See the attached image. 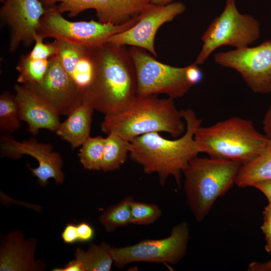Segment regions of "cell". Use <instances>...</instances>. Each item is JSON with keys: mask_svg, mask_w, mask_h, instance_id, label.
Listing matches in <instances>:
<instances>
[{"mask_svg": "<svg viewBox=\"0 0 271 271\" xmlns=\"http://www.w3.org/2000/svg\"><path fill=\"white\" fill-rule=\"evenodd\" d=\"M94 74L83 102L106 115L126 108L137 96L135 66L124 45L105 42L89 47Z\"/></svg>", "mask_w": 271, "mask_h": 271, "instance_id": "obj_1", "label": "cell"}, {"mask_svg": "<svg viewBox=\"0 0 271 271\" xmlns=\"http://www.w3.org/2000/svg\"><path fill=\"white\" fill-rule=\"evenodd\" d=\"M182 112L186 129L182 136L169 140L157 132L142 134L130 141L128 155L130 160L142 167L145 173H157L161 185H164L172 176L179 188L184 170L200 153L194 135L202 122L190 108L182 110Z\"/></svg>", "mask_w": 271, "mask_h": 271, "instance_id": "obj_2", "label": "cell"}, {"mask_svg": "<svg viewBox=\"0 0 271 271\" xmlns=\"http://www.w3.org/2000/svg\"><path fill=\"white\" fill-rule=\"evenodd\" d=\"M101 128L106 134L114 133L130 142L153 132H165L178 138L185 133L186 125L182 110L178 109L174 99L150 95L137 96L122 111L105 116Z\"/></svg>", "mask_w": 271, "mask_h": 271, "instance_id": "obj_3", "label": "cell"}, {"mask_svg": "<svg viewBox=\"0 0 271 271\" xmlns=\"http://www.w3.org/2000/svg\"><path fill=\"white\" fill-rule=\"evenodd\" d=\"M194 139L200 153L243 165L261 153L268 137L259 132L251 120L234 116L209 126H200Z\"/></svg>", "mask_w": 271, "mask_h": 271, "instance_id": "obj_4", "label": "cell"}, {"mask_svg": "<svg viewBox=\"0 0 271 271\" xmlns=\"http://www.w3.org/2000/svg\"><path fill=\"white\" fill-rule=\"evenodd\" d=\"M242 164L213 158L192 159L184 170L183 189L197 221L207 216L216 200L235 184Z\"/></svg>", "mask_w": 271, "mask_h": 271, "instance_id": "obj_5", "label": "cell"}, {"mask_svg": "<svg viewBox=\"0 0 271 271\" xmlns=\"http://www.w3.org/2000/svg\"><path fill=\"white\" fill-rule=\"evenodd\" d=\"M260 24L252 16L239 12L235 0H226L225 7L201 37L203 45L195 64H202L216 49L230 46L248 47L260 36Z\"/></svg>", "mask_w": 271, "mask_h": 271, "instance_id": "obj_6", "label": "cell"}, {"mask_svg": "<svg viewBox=\"0 0 271 271\" xmlns=\"http://www.w3.org/2000/svg\"><path fill=\"white\" fill-rule=\"evenodd\" d=\"M45 8L46 11L40 20L38 35L44 39L51 37L55 40L89 47L106 42L107 39L112 35L134 26L140 19L139 16L119 25L104 24L93 20L72 22L62 16L56 5Z\"/></svg>", "mask_w": 271, "mask_h": 271, "instance_id": "obj_7", "label": "cell"}, {"mask_svg": "<svg viewBox=\"0 0 271 271\" xmlns=\"http://www.w3.org/2000/svg\"><path fill=\"white\" fill-rule=\"evenodd\" d=\"M137 74V96L160 93L173 99L184 96L193 85L188 81L187 66L177 67L158 61L146 50L131 47L129 50Z\"/></svg>", "mask_w": 271, "mask_h": 271, "instance_id": "obj_8", "label": "cell"}, {"mask_svg": "<svg viewBox=\"0 0 271 271\" xmlns=\"http://www.w3.org/2000/svg\"><path fill=\"white\" fill-rule=\"evenodd\" d=\"M190 238L188 223L175 225L167 237L143 240L123 247L111 246L114 264L118 268L134 262L176 264L185 256Z\"/></svg>", "mask_w": 271, "mask_h": 271, "instance_id": "obj_9", "label": "cell"}, {"mask_svg": "<svg viewBox=\"0 0 271 271\" xmlns=\"http://www.w3.org/2000/svg\"><path fill=\"white\" fill-rule=\"evenodd\" d=\"M216 63L238 72L254 92H271V40L255 47H246L214 55Z\"/></svg>", "mask_w": 271, "mask_h": 271, "instance_id": "obj_10", "label": "cell"}, {"mask_svg": "<svg viewBox=\"0 0 271 271\" xmlns=\"http://www.w3.org/2000/svg\"><path fill=\"white\" fill-rule=\"evenodd\" d=\"M0 151L2 157L19 159L26 155L36 159L39 163L38 167L29 168L43 187L47 185L50 178L53 179L57 184L64 182L62 158L59 153L53 151V146L50 143H40L34 138L19 142L11 133H2L0 137Z\"/></svg>", "mask_w": 271, "mask_h": 271, "instance_id": "obj_11", "label": "cell"}, {"mask_svg": "<svg viewBox=\"0 0 271 271\" xmlns=\"http://www.w3.org/2000/svg\"><path fill=\"white\" fill-rule=\"evenodd\" d=\"M185 10L186 6L181 2L165 5L150 3L140 14V19L134 26L112 35L106 42L140 48L157 57L154 42L158 30L162 25L172 21Z\"/></svg>", "mask_w": 271, "mask_h": 271, "instance_id": "obj_12", "label": "cell"}, {"mask_svg": "<svg viewBox=\"0 0 271 271\" xmlns=\"http://www.w3.org/2000/svg\"><path fill=\"white\" fill-rule=\"evenodd\" d=\"M24 86L41 97L59 116H68L83 103L81 89L62 67L56 55L49 58V66L41 83Z\"/></svg>", "mask_w": 271, "mask_h": 271, "instance_id": "obj_13", "label": "cell"}, {"mask_svg": "<svg viewBox=\"0 0 271 271\" xmlns=\"http://www.w3.org/2000/svg\"><path fill=\"white\" fill-rule=\"evenodd\" d=\"M1 23L9 31V50L21 45L28 47L35 42L40 21L46 9L40 0H1Z\"/></svg>", "mask_w": 271, "mask_h": 271, "instance_id": "obj_14", "label": "cell"}, {"mask_svg": "<svg viewBox=\"0 0 271 271\" xmlns=\"http://www.w3.org/2000/svg\"><path fill=\"white\" fill-rule=\"evenodd\" d=\"M45 7L56 5L58 11L76 17L89 9L95 11L98 21L119 25L139 17L150 0H40Z\"/></svg>", "mask_w": 271, "mask_h": 271, "instance_id": "obj_15", "label": "cell"}, {"mask_svg": "<svg viewBox=\"0 0 271 271\" xmlns=\"http://www.w3.org/2000/svg\"><path fill=\"white\" fill-rule=\"evenodd\" d=\"M36 240L26 239L23 232L16 230L2 237L0 245L1 271H41L46 267L35 258Z\"/></svg>", "mask_w": 271, "mask_h": 271, "instance_id": "obj_16", "label": "cell"}, {"mask_svg": "<svg viewBox=\"0 0 271 271\" xmlns=\"http://www.w3.org/2000/svg\"><path fill=\"white\" fill-rule=\"evenodd\" d=\"M15 99L18 117L26 122L28 131L36 136L40 129L56 132L60 124L59 115L41 97L23 85L15 84Z\"/></svg>", "mask_w": 271, "mask_h": 271, "instance_id": "obj_17", "label": "cell"}, {"mask_svg": "<svg viewBox=\"0 0 271 271\" xmlns=\"http://www.w3.org/2000/svg\"><path fill=\"white\" fill-rule=\"evenodd\" d=\"M93 111L91 106L83 102L60 123L56 133L70 144L72 149L81 146L90 137Z\"/></svg>", "mask_w": 271, "mask_h": 271, "instance_id": "obj_18", "label": "cell"}, {"mask_svg": "<svg viewBox=\"0 0 271 271\" xmlns=\"http://www.w3.org/2000/svg\"><path fill=\"white\" fill-rule=\"evenodd\" d=\"M271 179V137L261 153L242 165L235 184L241 188L252 187L255 184Z\"/></svg>", "mask_w": 271, "mask_h": 271, "instance_id": "obj_19", "label": "cell"}, {"mask_svg": "<svg viewBox=\"0 0 271 271\" xmlns=\"http://www.w3.org/2000/svg\"><path fill=\"white\" fill-rule=\"evenodd\" d=\"M111 247L104 241L99 244L92 243L87 251L77 248L75 258L82 263L84 271H110L114 263Z\"/></svg>", "mask_w": 271, "mask_h": 271, "instance_id": "obj_20", "label": "cell"}, {"mask_svg": "<svg viewBox=\"0 0 271 271\" xmlns=\"http://www.w3.org/2000/svg\"><path fill=\"white\" fill-rule=\"evenodd\" d=\"M105 139L101 170L108 172L119 169L125 162L130 143L114 133L107 134Z\"/></svg>", "mask_w": 271, "mask_h": 271, "instance_id": "obj_21", "label": "cell"}, {"mask_svg": "<svg viewBox=\"0 0 271 271\" xmlns=\"http://www.w3.org/2000/svg\"><path fill=\"white\" fill-rule=\"evenodd\" d=\"M133 198L127 196L119 203L108 207L100 215L99 221L105 230L113 232L117 228L131 223L130 203Z\"/></svg>", "mask_w": 271, "mask_h": 271, "instance_id": "obj_22", "label": "cell"}, {"mask_svg": "<svg viewBox=\"0 0 271 271\" xmlns=\"http://www.w3.org/2000/svg\"><path fill=\"white\" fill-rule=\"evenodd\" d=\"M49 66V59H33L29 57L28 54L22 55L16 66L19 73L18 82L23 85L41 83Z\"/></svg>", "mask_w": 271, "mask_h": 271, "instance_id": "obj_23", "label": "cell"}, {"mask_svg": "<svg viewBox=\"0 0 271 271\" xmlns=\"http://www.w3.org/2000/svg\"><path fill=\"white\" fill-rule=\"evenodd\" d=\"M105 138L89 137L82 145L78 156L83 168L88 170H101Z\"/></svg>", "mask_w": 271, "mask_h": 271, "instance_id": "obj_24", "label": "cell"}, {"mask_svg": "<svg viewBox=\"0 0 271 271\" xmlns=\"http://www.w3.org/2000/svg\"><path fill=\"white\" fill-rule=\"evenodd\" d=\"M21 127L15 95L6 91L0 96V131L11 133Z\"/></svg>", "mask_w": 271, "mask_h": 271, "instance_id": "obj_25", "label": "cell"}, {"mask_svg": "<svg viewBox=\"0 0 271 271\" xmlns=\"http://www.w3.org/2000/svg\"><path fill=\"white\" fill-rule=\"evenodd\" d=\"M56 40V56L65 71L71 77L81 58L87 52L89 47L62 40Z\"/></svg>", "mask_w": 271, "mask_h": 271, "instance_id": "obj_26", "label": "cell"}, {"mask_svg": "<svg viewBox=\"0 0 271 271\" xmlns=\"http://www.w3.org/2000/svg\"><path fill=\"white\" fill-rule=\"evenodd\" d=\"M130 207L131 224L150 225L155 222L162 215L161 209L155 204L143 203L133 199Z\"/></svg>", "mask_w": 271, "mask_h": 271, "instance_id": "obj_27", "label": "cell"}, {"mask_svg": "<svg viewBox=\"0 0 271 271\" xmlns=\"http://www.w3.org/2000/svg\"><path fill=\"white\" fill-rule=\"evenodd\" d=\"M44 38L37 34L35 38L34 46L28 54L33 59L39 60H48L55 55L57 51L56 40L51 43L45 44L43 42Z\"/></svg>", "mask_w": 271, "mask_h": 271, "instance_id": "obj_28", "label": "cell"}, {"mask_svg": "<svg viewBox=\"0 0 271 271\" xmlns=\"http://www.w3.org/2000/svg\"><path fill=\"white\" fill-rule=\"evenodd\" d=\"M79 242H88L93 239L95 231L89 223L83 222L77 225Z\"/></svg>", "mask_w": 271, "mask_h": 271, "instance_id": "obj_29", "label": "cell"}, {"mask_svg": "<svg viewBox=\"0 0 271 271\" xmlns=\"http://www.w3.org/2000/svg\"><path fill=\"white\" fill-rule=\"evenodd\" d=\"M63 241L67 244H73L79 242L77 225L73 223L67 224L61 234Z\"/></svg>", "mask_w": 271, "mask_h": 271, "instance_id": "obj_30", "label": "cell"}, {"mask_svg": "<svg viewBox=\"0 0 271 271\" xmlns=\"http://www.w3.org/2000/svg\"><path fill=\"white\" fill-rule=\"evenodd\" d=\"M186 75L188 81L193 86L199 83L203 78V74L198 66L195 64L187 66Z\"/></svg>", "mask_w": 271, "mask_h": 271, "instance_id": "obj_31", "label": "cell"}, {"mask_svg": "<svg viewBox=\"0 0 271 271\" xmlns=\"http://www.w3.org/2000/svg\"><path fill=\"white\" fill-rule=\"evenodd\" d=\"M252 187L261 191L266 196L268 203H271V179L258 182Z\"/></svg>", "mask_w": 271, "mask_h": 271, "instance_id": "obj_32", "label": "cell"}, {"mask_svg": "<svg viewBox=\"0 0 271 271\" xmlns=\"http://www.w3.org/2000/svg\"><path fill=\"white\" fill-rule=\"evenodd\" d=\"M53 271H84L82 263L75 258L70 261L63 267L54 268Z\"/></svg>", "mask_w": 271, "mask_h": 271, "instance_id": "obj_33", "label": "cell"}, {"mask_svg": "<svg viewBox=\"0 0 271 271\" xmlns=\"http://www.w3.org/2000/svg\"><path fill=\"white\" fill-rule=\"evenodd\" d=\"M262 129L265 135L271 137V103L263 118Z\"/></svg>", "mask_w": 271, "mask_h": 271, "instance_id": "obj_34", "label": "cell"}, {"mask_svg": "<svg viewBox=\"0 0 271 271\" xmlns=\"http://www.w3.org/2000/svg\"><path fill=\"white\" fill-rule=\"evenodd\" d=\"M249 269L251 270L271 271V260L265 262H252L249 265Z\"/></svg>", "mask_w": 271, "mask_h": 271, "instance_id": "obj_35", "label": "cell"}, {"mask_svg": "<svg viewBox=\"0 0 271 271\" xmlns=\"http://www.w3.org/2000/svg\"><path fill=\"white\" fill-rule=\"evenodd\" d=\"M261 229L264 233L265 238L271 236V218L264 219Z\"/></svg>", "mask_w": 271, "mask_h": 271, "instance_id": "obj_36", "label": "cell"}, {"mask_svg": "<svg viewBox=\"0 0 271 271\" xmlns=\"http://www.w3.org/2000/svg\"><path fill=\"white\" fill-rule=\"evenodd\" d=\"M264 219L271 218V203H268L263 212Z\"/></svg>", "mask_w": 271, "mask_h": 271, "instance_id": "obj_37", "label": "cell"}, {"mask_svg": "<svg viewBox=\"0 0 271 271\" xmlns=\"http://www.w3.org/2000/svg\"><path fill=\"white\" fill-rule=\"evenodd\" d=\"M150 3L158 5H165L171 3L173 0H150Z\"/></svg>", "mask_w": 271, "mask_h": 271, "instance_id": "obj_38", "label": "cell"}, {"mask_svg": "<svg viewBox=\"0 0 271 271\" xmlns=\"http://www.w3.org/2000/svg\"><path fill=\"white\" fill-rule=\"evenodd\" d=\"M266 244L265 246L266 251L271 254V236L265 238Z\"/></svg>", "mask_w": 271, "mask_h": 271, "instance_id": "obj_39", "label": "cell"}]
</instances>
